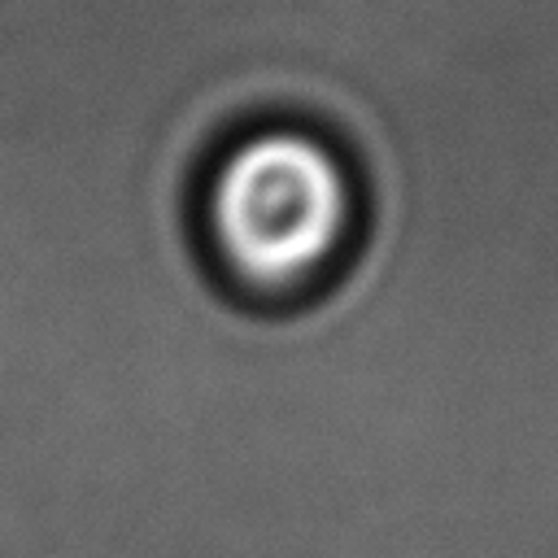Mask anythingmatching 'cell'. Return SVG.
<instances>
[{
	"label": "cell",
	"instance_id": "cell-1",
	"mask_svg": "<svg viewBox=\"0 0 558 558\" xmlns=\"http://www.w3.org/2000/svg\"><path fill=\"white\" fill-rule=\"evenodd\" d=\"M227 253L257 279L314 266L344 222V179L336 161L301 135H266L240 148L214 192Z\"/></svg>",
	"mask_w": 558,
	"mask_h": 558
}]
</instances>
